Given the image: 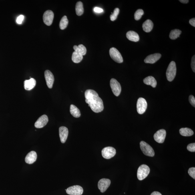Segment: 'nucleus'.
<instances>
[{"mask_svg":"<svg viewBox=\"0 0 195 195\" xmlns=\"http://www.w3.org/2000/svg\"><path fill=\"white\" fill-rule=\"evenodd\" d=\"M127 38L129 40L134 42H137L140 40V37L136 32L133 31H129L127 33Z\"/></svg>","mask_w":195,"mask_h":195,"instance_id":"6ab92c4d","label":"nucleus"},{"mask_svg":"<svg viewBox=\"0 0 195 195\" xmlns=\"http://www.w3.org/2000/svg\"><path fill=\"white\" fill-rule=\"evenodd\" d=\"M144 12L142 9H138L134 13V19L136 20H140L142 16L144 15Z\"/></svg>","mask_w":195,"mask_h":195,"instance_id":"c85d7f7f","label":"nucleus"},{"mask_svg":"<svg viewBox=\"0 0 195 195\" xmlns=\"http://www.w3.org/2000/svg\"><path fill=\"white\" fill-rule=\"evenodd\" d=\"M140 147L141 151L146 156L150 157L154 156L155 152L153 148L145 141H141L140 143Z\"/></svg>","mask_w":195,"mask_h":195,"instance_id":"20e7f679","label":"nucleus"},{"mask_svg":"<svg viewBox=\"0 0 195 195\" xmlns=\"http://www.w3.org/2000/svg\"><path fill=\"white\" fill-rule=\"evenodd\" d=\"M189 101L193 107H195V97L192 95H190L189 97Z\"/></svg>","mask_w":195,"mask_h":195,"instance_id":"473e14b6","label":"nucleus"},{"mask_svg":"<svg viewBox=\"0 0 195 195\" xmlns=\"http://www.w3.org/2000/svg\"><path fill=\"white\" fill-rule=\"evenodd\" d=\"M75 51H76L83 56L86 54L87 50L86 48L83 45H79L78 46L75 45L73 46Z\"/></svg>","mask_w":195,"mask_h":195,"instance_id":"b1692460","label":"nucleus"},{"mask_svg":"<svg viewBox=\"0 0 195 195\" xmlns=\"http://www.w3.org/2000/svg\"><path fill=\"white\" fill-rule=\"evenodd\" d=\"M154 24L152 20H147L143 24L142 28L143 30L147 33L150 32L153 29Z\"/></svg>","mask_w":195,"mask_h":195,"instance_id":"aec40b11","label":"nucleus"},{"mask_svg":"<svg viewBox=\"0 0 195 195\" xmlns=\"http://www.w3.org/2000/svg\"><path fill=\"white\" fill-rule=\"evenodd\" d=\"M45 77L48 87L49 89L53 87L54 81V76L50 71L46 70L45 72Z\"/></svg>","mask_w":195,"mask_h":195,"instance_id":"ddd939ff","label":"nucleus"},{"mask_svg":"<svg viewBox=\"0 0 195 195\" xmlns=\"http://www.w3.org/2000/svg\"><path fill=\"white\" fill-rule=\"evenodd\" d=\"M49 121L47 115H44L39 117L35 123V127L37 128H43L46 125Z\"/></svg>","mask_w":195,"mask_h":195,"instance_id":"4468645a","label":"nucleus"},{"mask_svg":"<svg viewBox=\"0 0 195 195\" xmlns=\"http://www.w3.org/2000/svg\"><path fill=\"white\" fill-rule=\"evenodd\" d=\"M36 84V81L33 78H31L29 80H26L24 82V87L26 90H30L34 88Z\"/></svg>","mask_w":195,"mask_h":195,"instance_id":"a211bd4d","label":"nucleus"},{"mask_svg":"<svg viewBox=\"0 0 195 195\" xmlns=\"http://www.w3.org/2000/svg\"><path fill=\"white\" fill-rule=\"evenodd\" d=\"M37 159V154L35 151H31L25 157L26 163L28 164H32L35 162Z\"/></svg>","mask_w":195,"mask_h":195,"instance_id":"f3484780","label":"nucleus"},{"mask_svg":"<svg viewBox=\"0 0 195 195\" xmlns=\"http://www.w3.org/2000/svg\"><path fill=\"white\" fill-rule=\"evenodd\" d=\"M187 150L190 152H195V143H192L188 145L187 147Z\"/></svg>","mask_w":195,"mask_h":195,"instance_id":"2f4dec72","label":"nucleus"},{"mask_svg":"<svg viewBox=\"0 0 195 195\" xmlns=\"http://www.w3.org/2000/svg\"><path fill=\"white\" fill-rule=\"evenodd\" d=\"M188 174L192 178L195 179V168L192 167L189 169Z\"/></svg>","mask_w":195,"mask_h":195,"instance_id":"7c9ffc66","label":"nucleus"},{"mask_svg":"<svg viewBox=\"0 0 195 195\" xmlns=\"http://www.w3.org/2000/svg\"><path fill=\"white\" fill-rule=\"evenodd\" d=\"M83 56L80 54V53L77 52L76 51H74L73 53L72 59L73 62L78 63L82 61L83 58Z\"/></svg>","mask_w":195,"mask_h":195,"instance_id":"393cba45","label":"nucleus"},{"mask_svg":"<svg viewBox=\"0 0 195 195\" xmlns=\"http://www.w3.org/2000/svg\"><path fill=\"white\" fill-rule=\"evenodd\" d=\"M150 195H162L160 193L158 192H154Z\"/></svg>","mask_w":195,"mask_h":195,"instance_id":"4c0bfd02","label":"nucleus"},{"mask_svg":"<svg viewBox=\"0 0 195 195\" xmlns=\"http://www.w3.org/2000/svg\"><path fill=\"white\" fill-rule=\"evenodd\" d=\"M110 86L113 94L118 97L120 94L121 88L120 83L116 79H112L110 82Z\"/></svg>","mask_w":195,"mask_h":195,"instance_id":"423d86ee","label":"nucleus"},{"mask_svg":"<svg viewBox=\"0 0 195 195\" xmlns=\"http://www.w3.org/2000/svg\"><path fill=\"white\" fill-rule=\"evenodd\" d=\"M179 1L180 2L184 4L188 3L189 2L188 0H180Z\"/></svg>","mask_w":195,"mask_h":195,"instance_id":"58836bf2","label":"nucleus"},{"mask_svg":"<svg viewBox=\"0 0 195 195\" xmlns=\"http://www.w3.org/2000/svg\"><path fill=\"white\" fill-rule=\"evenodd\" d=\"M191 67L193 72H195V55L192 57L191 61Z\"/></svg>","mask_w":195,"mask_h":195,"instance_id":"f704fd0d","label":"nucleus"},{"mask_svg":"<svg viewBox=\"0 0 195 195\" xmlns=\"http://www.w3.org/2000/svg\"><path fill=\"white\" fill-rule=\"evenodd\" d=\"M144 83L147 85H150L152 87H156L157 85L156 81L154 77L150 76L147 77L144 79Z\"/></svg>","mask_w":195,"mask_h":195,"instance_id":"412c9836","label":"nucleus"},{"mask_svg":"<svg viewBox=\"0 0 195 195\" xmlns=\"http://www.w3.org/2000/svg\"><path fill=\"white\" fill-rule=\"evenodd\" d=\"M150 172V169L146 165H141L137 171V176L139 180H142L148 176Z\"/></svg>","mask_w":195,"mask_h":195,"instance_id":"7ed1b4c3","label":"nucleus"},{"mask_svg":"<svg viewBox=\"0 0 195 195\" xmlns=\"http://www.w3.org/2000/svg\"><path fill=\"white\" fill-rule=\"evenodd\" d=\"M68 24V20L66 16L64 17L61 19L59 24V27L61 30L66 28Z\"/></svg>","mask_w":195,"mask_h":195,"instance_id":"cd10ccee","label":"nucleus"},{"mask_svg":"<svg viewBox=\"0 0 195 195\" xmlns=\"http://www.w3.org/2000/svg\"><path fill=\"white\" fill-rule=\"evenodd\" d=\"M179 132L180 134L183 136H191L194 134L193 131L191 129L188 128L180 129Z\"/></svg>","mask_w":195,"mask_h":195,"instance_id":"5701e85b","label":"nucleus"},{"mask_svg":"<svg viewBox=\"0 0 195 195\" xmlns=\"http://www.w3.org/2000/svg\"><path fill=\"white\" fill-rule=\"evenodd\" d=\"M70 112L72 115L75 118L80 117L81 114L80 111L75 105H71L70 107Z\"/></svg>","mask_w":195,"mask_h":195,"instance_id":"4be33fe9","label":"nucleus"},{"mask_svg":"<svg viewBox=\"0 0 195 195\" xmlns=\"http://www.w3.org/2000/svg\"><path fill=\"white\" fill-rule=\"evenodd\" d=\"M162 55L159 53H156L148 56L144 60V62L146 63L154 64L160 59Z\"/></svg>","mask_w":195,"mask_h":195,"instance_id":"dca6fc26","label":"nucleus"},{"mask_svg":"<svg viewBox=\"0 0 195 195\" xmlns=\"http://www.w3.org/2000/svg\"><path fill=\"white\" fill-rule=\"evenodd\" d=\"M182 31L180 30L175 29L171 31L170 34V38L171 39L175 40L180 37Z\"/></svg>","mask_w":195,"mask_h":195,"instance_id":"bb28decb","label":"nucleus"},{"mask_svg":"<svg viewBox=\"0 0 195 195\" xmlns=\"http://www.w3.org/2000/svg\"><path fill=\"white\" fill-rule=\"evenodd\" d=\"M24 16L23 15L19 16L17 18V20H16L17 23L19 24H21L22 23L24 19Z\"/></svg>","mask_w":195,"mask_h":195,"instance_id":"72a5a7b5","label":"nucleus"},{"mask_svg":"<svg viewBox=\"0 0 195 195\" xmlns=\"http://www.w3.org/2000/svg\"><path fill=\"white\" fill-rule=\"evenodd\" d=\"M75 12L77 15L80 16L82 15L84 12L83 3L82 2H77L75 6Z\"/></svg>","mask_w":195,"mask_h":195,"instance_id":"a878e982","label":"nucleus"},{"mask_svg":"<svg viewBox=\"0 0 195 195\" xmlns=\"http://www.w3.org/2000/svg\"><path fill=\"white\" fill-rule=\"evenodd\" d=\"M111 184V181L109 179L102 178L99 181L98 188L101 193H104L108 188Z\"/></svg>","mask_w":195,"mask_h":195,"instance_id":"f8f14e48","label":"nucleus"},{"mask_svg":"<svg viewBox=\"0 0 195 195\" xmlns=\"http://www.w3.org/2000/svg\"><path fill=\"white\" fill-rule=\"evenodd\" d=\"M66 191L67 193L70 195H81L83 192L82 187L79 186L69 187Z\"/></svg>","mask_w":195,"mask_h":195,"instance_id":"1a4fd4ad","label":"nucleus"},{"mask_svg":"<svg viewBox=\"0 0 195 195\" xmlns=\"http://www.w3.org/2000/svg\"><path fill=\"white\" fill-rule=\"evenodd\" d=\"M120 10L119 8H116L114 9L113 13L110 15V19L112 21H114L116 20L119 13Z\"/></svg>","mask_w":195,"mask_h":195,"instance_id":"c756f323","label":"nucleus"},{"mask_svg":"<svg viewBox=\"0 0 195 195\" xmlns=\"http://www.w3.org/2000/svg\"><path fill=\"white\" fill-rule=\"evenodd\" d=\"M116 154L115 149L112 147H105L101 151L102 156L105 159H110L114 156Z\"/></svg>","mask_w":195,"mask_h":195,"instance_id":"0eeeda50","label":"nucleus"},{"mask_svg":"<svg viewBox=\"0 0 195 195\" xmlns=\"http://www.w3.org/2000/svg\"><path fill=\"white\" fill-rule=\"evenodd\" d=\"M148 106L147 101L142 98H140L137 101V112L140 114H142L146 110Z\"/></svg>","mask_w":195,"mask_h":195,"instance_id":"6e6552de","label":"nucleus"},{"mask_svg":"<svg viewBox=\"0 0 195 195\" xmlns=\"http://www.w3.org/2000/svg\"><path fill=\"white\" fill-rule=\"evenodd\" d=\"M190 24L192 26L195 27V18H193L190 20L189 21Z\"/></svg>","mask_w":195,"mask_h":195,"instance_id":"e433bc0d","label":"nucleus"},{"mask_svg":"<svg viewBox=\"0 0 195 195\" xmlns=\"http://www.w3.org/2000/svg\"><path fill=\"white\" fill-rule=\"evenodd\" d=\"M59 134L61 142L64 143L66 142L68 136V129L65 127L63 126L60 127Z\"/></svg>","mask_w":195,"mask_h":195,"instance_id":"2eb2a0df","label":"nucleus"},{"mask_svg":"<svg viewBox=\"0 0 195 195\" xmlns=\"http://www.w3.org/2000/svg\"><path fill=\"white\" fill-rule=\"evenodd\" d=\"M94 11L95 13H102L103 11V9H102L98 7H95L94 9Z\"/></svg>","mask_w":195,"mask_h":195,"instance_id":"c9c22d12","label":"nucleus"},{"mask_svg":"<svg viewBox=\"0 0 195 195\" xmlns=\"http://www.w3.org/2000/svg\"><path fill=\"white\" fill-rule=\"evenodd\" d=\"M85 101L95 113L101 112L104 109L103 101L95 91L88 89L85 93Z\"/></svg>","mask_w":195,"mask_h":195,"instance_id":"f257e3e1","label":"nucleus"},{"mask_svg":"<svg viewBox=\"0 0 195 195\" xmlns=\"http://www.w3.org/2000/svg\"><path fill=\"white\" fill-rule=\"evenodd\" d=\"M54 18V14L52 11L47 10L45 12L43 15L44 23L47 26L52 24Z\"/></svg>","mask_w":195,"mask_h":195,"instance_id":"9b49d317","label":"nucleus"},{"mask_svg":"<svg viewBox=\"0 0 195 195\" xmlns=\"http://www.w3.org/2000/svg\"><path fill=\"white\" fill-rule=\"evenodd\" d=\"M109 55L111 58L117 63L123 62V59L122 55L119 51L114 47L111 48L109 51Z\"/></svg>","mask_w":195,"mask_h":195,"instance_id":"39448f33","label":"nucleus"},{"mask_svg":"<svg viewBox=\"0 0 195 195\" xmlns=\"http://www.w3.org/2000/svg\"><path fill=\"white\" fill-rule=\"evenodd\" d=\"M176 63L172 61L169 64L166 72L167 78L169 81L171 82L174 80L176 76Z\"/></svg>","mask_w":195,"mask_h":195,"instance_id":"f03ea898","label":"nucleus"},{"mask_svg":"<svg viewBox=\"0 0 195 195\" xmlns=\"http://www.w3.org/2000/svg\"><path fill=\"white\" fill-rule=\"evenodd\" d=\"M166 130L164 129H161L157 131L154 134V138L155 141L156 142L160 144L164 142L165 138H166Z\"/></svg>","mask_w":195,"mask_h":195,"instance_id":"9d476101","label":"nucleus"}]
</instances>
